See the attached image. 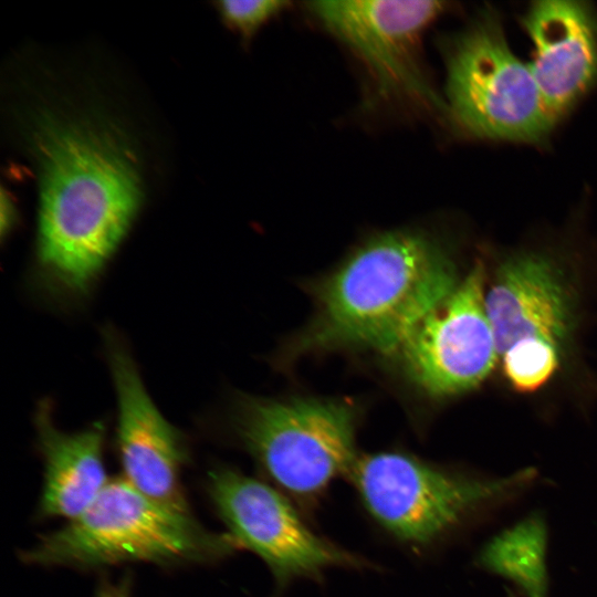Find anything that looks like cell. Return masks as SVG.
<instances>
[{
	"label": "cell",
	"instance_id": "cell-1",
	"mask_svg": "<svg viewBox=\"0 0 597 597\" xmlns=\"http://www.w3.org/2000/svg\"><path fill=\"white\" fill-rule=\"evenodd\" d=\"M40 164L38 262L56 291H87L127 232L140 180L116 130L87 118L42 113L34 129Z\"/></svg>",
	"mask_w": 597,
	"mask_h": 597
},
{
	"label": "cell",
	"instance_id": "cell-2",
	"mask_svg": "<svg viewBox=\"0 0 597 597\" xmlns=\"http://www.w3.org/2000/svg\"><path fill=\"white\" fill-rule=\"evenodd\" d=\"M459 283L449 250L433 235L416 229L377 233L311 283L313 317L289 343L285 356L334 350L395 355Z\"/></svg>",
	"mask_w": 597,
	"mask_h": 597
},
{
	"label": "cell",
	"instance_id": "cell-3",
	"mask_svg": "<svg viewBox=\"0 0 597 597\" xmlns=\"http://www.w3.org/2000/svg\"><path fill=\"white\" fill-rule=\"evenodd\" d=\"M237 549L228 532L206 528L191 513L151 500L123 478L109 480L84 513L42 535L20 558L76 569L134 562L178 566L216 563Z\"/></svg>",
	"mask_w": 597,
	"mask_h": 597
},
{
	"label": "cell",
	"instance_id": "cell-4",
	"mask_svg": "<svg viewBox=\"0 0 597 597\" xmlns=\"http://www.w3.org/2000/svg\"><path fill=\"white\" fill-rule=\"evenodd\" d=\"M369 516L397 541L436 544L465 523L520 495L534 469L480 476L444 469L399 451L358 454L347 475Z\"/></svg>",
	"mask_w": 597,
	"mask_h": 597
},
{
	"label": "cell",
	"instance_id": "cell-5",
	"mask_svg": "<svg viewBox=\"0 0 597 597\" xmlns=\"http://www.w3.org/2000/svg\"><path fill=\"white\" fill-rule=\"evenodd\" d=\"M358 418L354 404L344 399L244 396L237 399L232 423L273 483L310 506L336 478L348 475L358 455Z\"/></svg>",
	"mask_w": 597,
	"mask_h": 597
},
{
	"label": "cell",
	"instance_id": "cell-6",
	"mask_svg": "<svg viewBox=\"0 0 597 597\" xmlns=\"http://www.w3.org/2000/svg\"><path fill=\"white\" fill-rule=\"evenodd\" d=\"M446 65V109L469 135L538 143L555 126L530 64L511 50L494 9H483L452 36Z\"/></svg>",
	"mask_w": 597,
	"mask_h": 597
},
{
	"label": "cell",
	"instance_id": "cell-7",
	"mask_svg": "<svg viewBox=\"0 0 597 597\" xmlns=\"http://www.w3.org/2000/svg\"><path fill=\"white\" fill-rule=\"evenodd\" d=\"M307 10L363 64L379 102L446 109L419 57L427 28L446 10L441 1H311Z\"/></svg>",
	"mask_w": 597,
	"mask_h": 597
},
{
	"label": "cell",
	"instance_id": "cell-8",
	"mask_svg": "<svg viewBox=\"0 0 597 597\" xmlns=\"http://www.w3.org/2000/svg\"><path fill=\"white\" fill-rule=\"evenodd\" d=\"M207 492L238 546L269 567L279 588L318 580L335 567L362 568L364 559L316 534L270 484L229 467L209 472Z\"/></svg>",
	"mask_w": 597,
	"mask_h": 597
},
{
	"label": "cell",
	"instance_id": "cell-9",
	"mask_svg": "<svg viewBox=\"0 0 597 597\" xmlns=\"http://www.w3.org/2000/svg\"><path fill=\"white\" fill-rule=\"evenodd\" d=\"M485 264L476 259L453 293L422 318L395 356L423 394L447 398L478 387L499 357L485 307Z\"/></svg>",
	"mask_w": 597,
	"mask_h": 597
},
{
	"label": "cell",
	"instance_id": "cell-10",
	"mask_svg": "<svg viewBox=\"0 0 597 597\" xmlns=\"http://www.w3.org/2000/svg\"><path fill=\"white\" fill-rule=\"evenodd\" d=\"M117 402V446L124 479L151 500L191 513L180 472L186 449L178 431L148 396L136 365L114 334H106Z\"/></svg>",
	"mask_w": 597,
	"mask_h": 597
},
{
	"label": "cell",
	"instance_id": "cell-11",
	"mask_svg": "<svg viewBox=\"0 0 597 597\" xmlns=\"http://www.w3.org/2000/svg\"><path fill=\"white\" fill-rule=\"evenodd\" d=\"M485 293V307L499 356L524 341L561 347L574 327V296L566 273L551 255L522 251L496 269Z\"/></svg>",
	"mask_w": 597,
	"mask_h": 597
},
{
	"label": "cell",
	"instance_id": "cell-12",
	"mask_svg": "<svg viewBox=\"0 0 597 597\" xmlns=\"http://www.w3.org/2000/svg\"><path fill=\"white\" fill-rule=\"evenodd\" d=\"M522 24L533 43L531 70L557 123L597 85V11L589 2H532Z\"/></svg>",
	"mask_w": 597,
	"mask_h": 597
},
{
	"label": "cell",
	"instance_id": "cell-13",
	"mask_svg": "<svg viewBox=\"0 0 597 597\" xmlns=\"http://www.w3.org/2000/svg\"><path fill=\"white\" fill-rule=\"evenodd\" d=\"M35 425L44 460V483L39 503L42 517L72 521L84 513L109 482L104 460L102 423L77 432L59 430L51 407L43 401Z\"/></svg>",
	"mask_w": 597,
	"mask_h": 597
},
{
	"label": "cell",
	"instance_id": "cell-14",
	"mask_svg": "<svg viewBox=\"0 0 597 597\" xmlns=\"http://www.w3.org/2000/svg\"><path fill=\"white\" fill-rule=\"evenodd\" d=\"M547 527L532 514L501 531L479 551L478 567L515 584L526 597H547Z\"/></svg>",
	"mask_w": 597,
	"mask_h": 597
},
{
	"label": "cell",
	"instance_id": "cell-15",
	"mask_svg": "<svg viewBox=\"0 0 597 597\" xmlns=\"http://www.w3.org/2000/svg\"><path fill=\"white\" fill-rule=\"evenodd\" d=\"M564 350L546 341H524L502 357L505 378L513 389L533 392L544 387L559 368Z\"/></svg>",
	"mask_w": 597,
	"mask_h": 597
},
{
	"label": "cell",
	"instance_id": "cell-16",
	"mask_svg": "<svg viewBox=\"0 0 597 597\" xmlns=\"http://www.w3.org/2000/svg\"><path fill=\"white\" fill-rule=\"evenodd\" d=\"M222 20L242 38L249 40L264 24L281 14L289 6L282 0H226L216 2Z\"/></svg>",
	"mask_w": 597,
	"mask_h": 597
},
{
	"label": "cell",
	"instance_id": "cell-17",
	"mask_svg": "<svg viewBox=\"0 0 597 597\" xmlns=\"http://www.w3.org/2000/svg\"><path fill=\"white\" fill-rule=\"evenodd\" d=\"M95 597H132V582L125 577L117 583L102 584Z\"/></svg>",
	"mask_w": 597,
	"mask_h": 597
}]
</instances>
